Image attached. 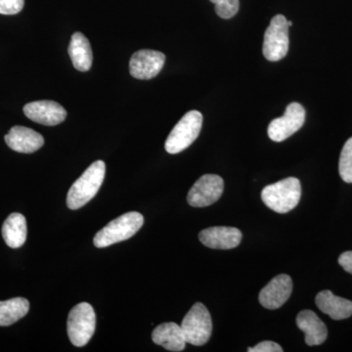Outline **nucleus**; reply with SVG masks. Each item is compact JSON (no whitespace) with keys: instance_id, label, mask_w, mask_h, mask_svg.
<instances>
[{"instance_id":"obj_1","label":"nucleus","mask_w":352,"mask_h":352,"mask_svg":"<svg viewBox=\"0 0 352 352\" xmlns=\"http://www.w3.org/2000/svg\"><path fill=\"white\" fill-rule=\"evenodd\" d=\"M106 175V164L96 161L88 166L87 170L69 188L67 195V206L71 210H78L98 193Z\"/></svg>"},{"instance_id":"obj_2","label":"nucleus","mask_w":352,"mask_h":352,"mask_svg":"<svg viewBox=\"0 0 352 352\" xmlns=\"http://www.w3.org/2000/svg\"><path fill=\"white\" fill-rule=\"evenodd\" d=\"M302 185L296 177H289L264 187L261 199L266 207L278 214H287L298 205Z\"/></svg>"},{"instance_id":"obj_3","label":"nucleus","mask_w":352,"mask_h":352,"mask_svg":"<svg viewBox=\"0 0 352 352\" xmlns=\"http://www.w3.org/2000/svg\"><path fill=\"white\" fill-rule=\"evenodd\" d=\"M144 217L138 212H127L109 222L94 236L96 248H107L122 241L129 240L140 230Z\"/></svg>"},{"instance_id":"obj_4","label":"nucleus","mask_w":352,"mask_h":352,"mask_svg":"<svg viewBox=\"0 0 352 352\" xmlns=\"http://www.w3.org/2000/svg\"><path fill=\"white\" fill-rule=\"evenodd\" d=\"M201 126L203 115L199 111L193 110L185 113L166 139L164 144L166 151L170 154L184 151L198 138Z\"/></svg>"},{"instance_id":"obj_5","label":"nucleus","mask_w":352,"mask_h":352,"mask_svg":"<svg viewBox=\"0 0 352 352\" xmlns=\"http://www.w3.org/2000/svg\"><path fill=\"white\" fill-rule=\"evenodd\" d=\"M96 315L94 307L87 302L78 303L69 311L67 330L69 339L75 346L82 347L94 337Z\"/></svg>"},{"instance_id":"obj_6","label":"nucleus","mask_w":352,"mask_h":352,"mask_svg":"<svg viewBox=\"0 0 352 352\" xmlns=\"http://www.w3.org/2000/svg\"><path fill=\"white\" fill-rule=\"evenodd\" d=\"M180 326L186 342L193 346H204L212 337V317L203 303H195L185 315Z\"/></svg>"},{"instance_id":"obj_7","label":"nucleus","mask_w":352,"mask_h":352,"mask_svg":"<svg viewBox=\"0 0 352 352\" xmlns=\"http://www.w3.org/2000/svg\"><path fill=\"white\" fill-rule=\"evenodd\" d=\"M289 28L288 21L283 15L274 16L271 20L264 34L263 50L264 57L268 61H280L288 54Z\"/></svg>"},{"instance_id":"obj_8","label":"nucleus","mask_w":352,"mask_h":352,"mask_svg":"<svg viewBox=\"0 0 352 352\" xmlns=\"http://www.w3.org/2000/svg\"><path fill=\"white\" fill-rule=\"evenodd\" d=\"M305 108L300 103L289 104L284 116L277 118L268 126V136L274 142H282L302 129L305 122Z\"/></svg>"},{"instance_id":"obj_9","label":"nucleus","mask_w":352,"mask_h":352,"mask_svg":"<svg viewBox=\"0 0 352 352\" xmlns=\"http://www.w3.org/2000/svg\"><path fill=\"white\" fill-rule=\"evenodd\" d=\"M224 182L215 175L201 176L192 186L187 196V201L191 207L205 208L217 203L223 193Z\"/></svg>"},{"instance_id":"obj_10","label":"nucleus","mask_w":352,"mask_h":352,"mask_svg":"<svg viewBox=\"0 0 352 352\" xmlns=\"http://www.w3.org/2000/svg\"><path fill=\"white\" fill-rule=\"evenodd\" d=\"M166 55L160 51L143 50L134 53L129 61V73L138 80H151L164 68Z\"/></svg>"},{"instance_id":"obj_11","label":"nucleus","mask_w":352,"mask_h":352,"mask_svg":"<svg viewBox=\"0 0 352 352\" xmlns=\"http://www.w3.org/2000/svg\"><path fill=\"white\" fill-rule=\"evenodd\" d=\"M25 117L32 122L43 126H54L63 122L67 118V111L63 106L54 101L41 100L25 104Z\"/></svg>"},{"instance_id":"obj_12","label":"nucleus","mask_w":352,"mask_h":352,"mask_svg":"<svg viewBox=\"0 0 352 352\" xmlns=\"http://www.w3.org/2000/svg\"><path fill=\"white\" fill-rule=\"evenodd\" d=\"M292 292V278L286 274L278 275L261 289L258 296L259 302L267 309H278L289 300Z\"/></svg>"},{"instance_id":"obj_13","label":"nucleus","mask_w":352,"mask_h":352,"mask_svg":"<svg viewBox=\"0 0 352 352\" xmlns=\"http://www.w3.org/2000/svg\"><path fill=\"white\" fill-rule=\"evenodd\" d=\"M242 237L239 229L226 226L210 227L199 234L201 244L214 250L234 249L240 245Z\"/></svg>"},{"instance_id":"obj_14","label":"nucleus","mask_w":352,"mask_h":352,"mask_svg":"<svg viewBox=\"0 0 352 352\" xmlns=\"http://www.w3.org/2000/svg\"><path fill=\"white\" fill-rule=\"evenodd\" d=\"M4 139L10 149L24 154L38 151L44 144V138L41 134L29 127L21 126H13Z\"/></svg>"},{"instance_id":"obj_15","label":"nucleus","mask_w":352,"mask_h":352,"mask_svg":"<svg viewBox=\"0 0 352 352\" xmlns=\"http://www.w3.org/2000/svg\"><path fill=\"white\" fill-rule=\"evenodd\" d=\"M296 325L305 333L307 346H320L327 340V327L311 310L300 311L296 316Z\"/></svg>"},{"instance_id":"obj_16","label":"nucleus","mask_w":352,"mask_h":352,"mask_svg":"<svg viewBox=\"0 0 352 352\" xmlns=\"http://www.w3.org/2000/svg\"><path fill=\"white\" fill-rule=\"evenodd\" d=\"M317 307L333 320L347 319L352 315V302L333 295L332 292L322 291L315 298Z\"/></svg>"},{"instance_id":"obj_17","label":"nucleus","mask_w":352,"mask_h":352,"mask_svg":"<svg viewBox=\"0 0 352 352\" xmlns=\"http://www.w3.org/2000/svg\"><path fill=\"white\" fill-rule=\"evenodd\" d=\"M152 340L157 346L175 352L182 351L187 344L182 326L173 322L161 324L155 328L152 333Z\"/></svg>"},{"instance_id":"obj_18","label":"nucleus","mask_w":352,"mask_h":352,"mask_svg":"<svg viewBox=\"0 0 352 352\" xmlns=\"http://www.w3.org/2000/svg\"><path fill=\"white\" fill-rule=\"evenodd\" d=\"M69 58L78 71H89L94 62L91 45L87 36L76 32L72 36L68 50Z\"/></svg>"},{"instance_id":"obj_19","label":"nucleus","mask_w":352,"mask_h":352,"mask_svg":"<svg viewBox=\"0 0 352 352\" xmlns=\"http://www.w3.org/2000/svg\"><path fill=\"white\" fill-rule=\"evenodd\" d=\"M27 220L24 215L14 212L7 217L2 226V236L6 245L12 249H18L27 240Z\"/></svg>"},{"instance_id":"obj_20","label":"nucleus","mask_w":352,"mask_h":352,"mask_svg":"<svg viewBox=\"0 0 352 352\" xmlns=\"http://www.w3.org/2000/svg\"><path fill=\"white\" fill-rule=\"evenodd\" d=\"M30 310V302L24 298H14L0 302V326L12 325L27 315Z\"/></svg>"},{"instance_id":"obj_21","label":"nucleus","mask_w":352,"mask_h":352,"mask_svg":"<svg viewBox=\"0 0 352 352\" xmlns=\"http://www.w3.org/2000/svg\"><path fill=\"white\" fill-rule=\"evenodd\" d=\"M339 173L346 183H352V138H349L340 153Z\"/></svg>"},{"instance_id":"obj_22","label":"nucleus","mask_w":352,"mask_h":352,"mask_svg":"<svg viewBox=\"0 0 352 352\" xmlns=\"http://www.w3.org/2000/svg\"><path fill=\"white\" fill-rule=\"evenodd\" d=\"M239 8V0H222L215 4V12L222 19H231L238 13Z\"/></svg>"},{"instance_id":"obj_23","label":"nucleus","mask_w":352,"mask_h":352,"mask_svg":"<svg viewBox=\"0 0 352 352\" xmlns=\"http://www.w3.org/2000/svg\"><path fill=\"white\" fill-rule=\"evenodd\" d=\"M25 0H0V14L15 15L23 10Z\"/></svg>"},{"instance_id":"obj_24","label":"nucleus","mask_w":352,"mask_h":352,"mask_svg":"<svg viewBox=\"0 0 352 352\" xmlns=\"http://www.w3.org/2000/svg\"><path fill=\"white\" fill-rule=\"evenodd\" d=\"M249 352H283V349L281 346L274 342L270 340H265V342H259L254 347H250L248 349Z\"/></svg>"},{"instance_id":"obj_25","label":"nucleus","mask_w":352,"mask_h":352,"mask_svg":"<svg viewBox=\"0 0 352 352\" xmlns=\"http://www.w3.org/2000/svg\"><path fill=\"white\" fill-rule=\"evenodd\" d=\"M340 265L344 268L346 272L352 274V251L346 252L340 254L339 258Z\"/></svg>"},{"instance_id":"obj_26","label":"nucleus","mask_w":352,"mask_h":352,"mask_svg":"<svg viewBox=\"0 0 352 352\" xmlns=\"http://www.w3.org/2000/svg\"><path fill=\"white\" fill-rule=\"evenodd\" d=\"M210 2H212V3L217 4L219 3V2L222 1V0H210Z\"/></svg>"},{"instance_id":"obj_27","label":"nucleus","mask_w":352,"mask_h":352,"mask_svg":"<svg viewBox=\"0 0 352 352\" xmlns=\"http://www.w3.org/2000/svg\"><path fill=\"white\" fill-rule=\"evenodd\" d=\"M288 25L289 27H291L292 25H293V22H291V21H288Z\"/></svg>"}]
</instances>
